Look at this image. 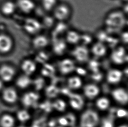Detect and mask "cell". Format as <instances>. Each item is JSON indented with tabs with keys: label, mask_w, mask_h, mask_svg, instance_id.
<instances>
[{
	"label": "cell",
	"mask_w": 128,
	"mask_h": 127,
	"mask_svg": "<svg viewBox=\"0 0 128 127\" xmlns=\"http://www.w3.org/2000/svg\"><path fill=\"white\" fill-rule=\"evenodd\" d=\"M15 75L14 69L9 65H3L0 67V77L2 81H10Z\"/></svg>",
	"instance_id": "cell-13"
},
{
	"label": "cell",
	"mask_w": 128,
	"mask_h": 127,
	"mask_svg": "<svg viewBox=\"0 0 128 127\" xmlns=\"http://www.w3.org/2000/svg\"><path fill=\"white\" fill-rule=\"evenodd\" d=\"M127 115V112L124 109H119L117 112V115L119 118L126 117Z\"/></svg>",
	"instance_id": "cell-42"
},
{
	"label": "cell",
	"mask_w": 128,
	"mask_h": 127,
	"mask_svg": "<svg viewBox=\"0 0 128 127\" xmlns=\"http://www.w3.org/2000/svg\"><path fill=\"white\" fill-rule=\"evenodd\" d=\"M112 95L116 101L121 104H124L128 102V94L123 89L117 88L113 90Z\"/></svg>",
	"instance_id": "cell-20"
},
{
	"label": "cell",
	"mask_w": 128,
	"mask_h": 127,
	"mask_svg": "<svg viewBox=\"0 0 128 127\" xmlns=\"http://www.w3.org/2000/svg\"><path fill=\"white\" fill-rule=\"evenodd\" d=\"M71 57L75 62L84 63L88 62L90 59V53L88 47L82 44L74 46L71 52Z\"/></svg>",
	"instance_id": "cell-3"
},
{
	"label": "cell",
	"mask_w": 128,
	"mask_h": 127,
	"mask_svg": "<svg viewBox=\"0 0 128 127\" xmlns=\"http://www.w3.org/2000/svg\"><path fill=\"white\" fill-rule=\"evenodd\" d=\"M98 122V115L97 113L89 110L82 115L80 124L81 127H95Z\"/></svg>",
	"instance_id": "cell-5"
},
{
	"label": "cell",
	"mask_w": 128,
	"mask_h": 127,
	"mask_svg": "<svg viewBox=\"0 0 128 127\" xmlns=\"http://www.w3.org/2000/svg\"><path fill=\"white\" fill-rule=\"evenodd\" d=\"M89 49L90 55H93L94 58L99 59L107 55L108 48L105 43L96 41L90 45Z\"/></svg>",
	"instance_id": "cell-7"
},
{
	"label": "cell",
	"mask_w": 128,
	"mask_h": 127,
	"mask_svg": "<svg viewBox=\"0 0 128 127\" xmlns=\"http://www.w3.org/2000/svg\"><path fill=\"white\" fill-rule=\"evenodd\" d=\"M42 68L41 70L42 74L44 76H51L55 72V68L54 65L46 62L42 64Z\"/></svg>",
	"instance_id": "cell-29"
},
{
	"label": "cell",
	"mask_w": 128,
	"mask_h": 127,
	"mask_svg": "<svg viewBox=\"0 0 128 127\" xmlns=\"http://www.w3.org/2000/svg\"><path fill=\"white\" fill-rule=\"evenodd\" d=\"M39 98V95L36 93L31 92L25 94L22 98V103L26 107L33 106Z\"/></svg>",
	"instance_id": "cell-17"
},
{
	"label": "cell",
	"mask_w": 128,
	"mask_h": 127,
	"mask_svg": "<svg viewBox=\"0 0 128 127\" xmlns=\"http://www.w3.org/2000/svg\"><path fill=\"white\" fill-rule=\"evenodd\" d=\"M68 85L70 88L72 89H77L82 86V81L80 77L74 76L68 79Z\"/></svg>",
	"instance_id": "cell-31"
},
{
	"label": "cell",
	"mask_w": 128,
	"mask_h": 127,
	"mask_svg": "<svg viewBox=\"0 0 128 127\" xmlns=\"http://www.w3.org/2000/svg\"><path fill=\"white\" fill-rule=\"evenodd\" d=\"M94 74L92 75V78L94 80L96 81H100V80L102 78V74L99 73V71L95 73H93Z\"/></svg>",
	"instance_id": "cell-43"
},
{
	"label": "cell",
	"mask_w": 128,
	"mask_h": 127,
	"mask_svg": "<svg viewBox=\"0 0 128 127\" xmlns=\"http://www.w3.org/2000/svg\"><path fill=\"white\" fill-rule=\"evenodd\" d=\"M54 108L60 112H63L66 108V103L62 100H58L52 104Z\"/></svg>",
	"instance_id": "cell-37"
},
{
	"label": "cell",
	"mask_w": 128,
	"mask_h": 127,
	"mask_svg": "<svg viewBox=\"0 0 128 127\" xmlns=\"http://www.w3.org/2000/svg\"><path fill=\"white\" fill-rule=\"evenodd\" d=\"M124 3H128V0H121Z\"/></svg>",
	"instance_id": "cell-50"
},
{
	"label": "cell",
	"mask_w": 128,
	"mask_h": 127,
	"mask_svg": "<svg viewBox=\"0 0 128 127\" xmlns=\"http://www.w3.org/2000/svg\"><path fill=\"white\" fill-rule=\"evenodd\" d=\"M87 62H88L89 68L93 73L99 71V67L100 66V63L98 62L97 59L94 58L93 60H90V59Z\"/></svg>",
	"instance_id": "cell-36"
},
{
	"label": "cell",
	"mask_w": 128,
	"mask_h": 127,
	"mask_svg": "<svg viewBox=\"0 0 128 127\" xmlns=\"http://www.w3.org/2000/svg\"><path fill=\"white\" fill-rule=\"evenodd\" d=\"M14 123V118L10 115H4L0 119V124L2 127H13Z\"/></svg>",
	"instance_id": "cell-25"
},
{
	"label": "cell",
	"mask_w": 128,
	"mask_h": 127,
	"mask_svg": "<svg viewBox=\"0 0 128 127\" xmlns=\"http://www.w3.org/2000/svg\"><path fill=\"white\" fill-rule=\"evenodd\" d=\"M31 83V80L29 76L24 74L20 76L16 81V84L19 88L24 89L27 88Z\"/></svg>",
	"instance_id": "cell-28"
},
{
	"label": "cell",
	"mask_w": 128,
	"mask_h": 127,
	"mask_svg": "<svg viewBox=\"0 0 128 127\" xmlns=\"http://www.w3.org/2000/svg\"><path fill=\"white\" fill-rule=\"evenodd\" d=\"M119 127H128L127 126H125V125H124V126H120Z\"/></svg>",
	"instance_id": "cell-51"
},
{
	"label": "cell",
	"mask_w": 128,
	"mask_h": 127,
	"mask_svg": "<svg viewBox=\"0 0 128 127\" xmlns=\"http://www.w3.org/2000/svg\"><path fill=\"white\" fill-rule=\"evenodd\" d=\"M127 16L120 10H114L110 11L104 19V29L109 34H119L127 26Z\"/></svg>",
	"instance_id": "cell-1"
},
{
	"label": "cell",
	"mask_w": 128,
	"mask_h": 127,
	"mask_svg": "<svg viewBox=\"0 0 128 127\" xmlns=\"http://www.w3.org/2000/svg\"><path fill=\"white\" fill-rule=\"evenodd\" d=\"M68 44L64 38H60L52 39V51L56 56H62L68 50Z\"/></svg>",
	"instance_id": "cell-9"
},
{
	"label": "cell",
	"mask_w": 128,
	"mask_h": 127,
	"mask_svg": "<svg viewBox=\"0 0 128 127\" xmlns=\"http://www.w3.org/2000/svg\"><path fill=\"white\" fill-rule=\"evenodd\" d=\"M110 34L105 29L99 30L96 32L95 38H97V41L105 43Z\"/></svg>",
	"instance_id": "cell-32"
},
{
	"label": "cell",
	"mask_w": 128,
	"mask_h": 127,
	"mask_svg": "<svg viewBox=\"0 0 128 127\" xmlns=\"http://www.w3.org/2000/svg\"><path fill=\"white\" fill-rule=\"evenodd\" d=\"M84 93L85 96L90 99H93L98 95V88L94 84H88L84 88Z\"/></svg>",
	"instance_id": "cell-23"
},
{
	"label": "cell",
	"mask_w": 128,
	"mask_h": 127,
	"mask_svg": "<svg viewBox=\"0 0 128 127\" xmlns=\"http://www.w3.org/2000/svg\"><path fill=\"white\" fill-rule=\"evenodd\" d=\"M66 23L56 21L55 25L52 28V39L57 38H64L66 32L69 29Z\"/></svg>",
	"instance_id": "cell-11"
},
{
	"label": "cell",
	"mask_w": 128,
	"mask_h": 127,
	"mask_svg": "<svg viewBox=\"0 0 128 127\" xmlns=\"http://www.w3.org/2000/svg\"><path fill=\"white\" fill-rule=\"evenodd\" d=\"M70 105L74 109L80 110L84 105V100L80 95L76 94H70Z\"/></svg>",
	"instance_id": "cell-21"
},
{
	"label": "cell",
	"mask_w": 128,
	"mask_h": 127,
	"mask_svg": "<svg viewBox=\"0 0 128 127\" xmlns=\"http://www.w3.org/2000/svg\"><path fill=\"white\" fill-rule=\"evenodd\" d=\"M51 13L56 21L67 22L71 18L73 10L68 3L58 2Z\"/></svg>",
	"instance_id": "cell-2"
},
{
	"label": "cell",
	"mask_w": 128,
	"mask_h": 127,
	"mask_svg": "<svg viewBox=\"0 0 128 127\" xmlns=\"http://www.w3.org/2000/svg\"><path fill=\"white\" fill-rule=\"evenodd\" d=\"M102 127H113V125L111 121L106 120L103 122Z\"/></svg>",
	"instance_id": "cell-46"
},
{
	"label": "cell",
	"mask_w": 128,
	"mask_h": 127,
	"mask_svg": "<svg viewBox=\"0 0 128 127\" xmlns=\"http://www.w3.org/2000/svg\"><path fill=\"white\" fill-rule=\"evenodd\" d=\"M17 117L19 121L24 122L28 121L30 119V114L26 110H22L18 112Z\"/></svg>",
	"instance_id": "cell-34"
},
{
	"label": "cell",
	"mask_w": 128,
	"mask_h": 127,
	"mask_svg": "<svg viewBox=\"0 0 128 127\" xmlns=\"http://www.w3.org/2000/svg\"><path fill=\"white\" fill-rule=\"evenodd\" d=\"M36 88L37 90L41 89L44 85V81L42 78H38L34 81Z\"/></svg>",
	"instance_id": "cell-41"
},
{
	"label": "cell",
	"mask_w": 128,
	"mask_h": 127,
	"mask_svg": "<svg viewBox=\"0 0 128 127\" xmlns=\"http://www.w3.org/2000/svg\"><path fill=\"white\" fill-rule=\"evenodd\" d=\"M80 35L81 33L78 31L68 29L64 35V38L68 45L74 46L80 44Z\"/></svg>",
	"instance_id": "cell-12"
},
{
	"label": "cell",
	"mask_w": 128,
	"mask_h": 127,
	"mask_svg": "<svg viewBox=\"0 0 128 127\" xmlns=\"http://www.w3.org/2000/svg\"><path fill=\"white\" fill-rule=\"evenodd\" d=\"M35 56V61L38 63L44 64L48 62L50 59V55L46 49L39 50Z\"/></svg>",
	"instance_id": "cell-22"
},
{
	"label": "cell",
	"mask_w": 128,
	"mask_h": 127,
	"mask_svg": "<svg viewBox=\"0 0 128 127\" xmlns=\"http://www.w3.org/2000/svg\"><path fill=\"white\" fill-rule=\"evenodd\" d=\"M18 127H25V126H18Z\"/></svg>",
	"instance_id": "cell-52"
},
{
	"label": "cell",
	"mask_w": 128,
	"mask_h": 127,
	"mask_svg": "<svg viewBox=\"0 0 128 127\" xmlns=\"http://www.w3.org/2000/svg\"><path fill=\"white\" fill-rule=\"evenodd\" d=\"M41 108L46 111H50L51 110V105L48 102L42 104L41 106Z\"/></svg>",
	"instance_id": "cell-44"
},
{
	"label": "cell",
	"mask_w": 128,
	"mask_h": 127,
	"mask_svg": "<svg viewBox=\"0 0 128 127\" xmlns=\"http://www.w3.org/2000/svg\"><path fill=\"white\" fill-rule=\"evenodd\" d=\"M122 76V72L119 69H111L108 72L107 79L110 84H116L121 81Z\"/></svg>",
	"instance_id": "cell-16"
},
{
	"label": "cell",
	"mask_w": 128,
	"mask_h": 127,
	"mask_svg": "<svg viewBox=\"0 0 128 127\" xmlns=\"http://www.w3.org/2000/svg\"><path fill=\"white\" fill-rule=\"evenodd\" d=\"M93 36L91 34L87 33L81 34L80 44L88 47L89 45H90L92 43H93Z\"/></svg>",
	"instance_id": "cell-30"
},
{
	"label": "cell",
	"mask_w": 128,
	"mask_h": 127,
	"mask_svg": "<svg viewBox=\"0 0 128 127\" xmlns=\"http://www.w3.org/2000/svg\"><path fill=\"white\" fill-rule=\"evenodd\" d=\"M18 6L23 12L30 14L33 12L36 8V3L33 0H19Z\"/></svg>",
	"instance_id": "cell-14"
},
{
	"label": "cell",
	"mask_w": 128,
	"mask_h": 127,
	"mask_svg": "<svg viewBox=\"0 0 128 127\" xmlns=\"http://www.w3.org/2000/svg\"><path fill=\"white\" fill-rule=\"evenodd\" d=\"M50 43V39L46 35L40 33L36 35L32 41L33 47L38 51L46 49Z\"/></svg>",
	"instance_id": "cell-10"
},
{
	"label": "cell",
	"mask_w": 128,
	"mask_h": 127,
	"mask_svg": "<svg viewBox=\"0 0 128 127\" xmlns=\"http://www.w3.org/2000/svg\"><path fill=\"white\" fill-rule=\"evenodd\" d=\"M58 88L54 85L48 86L46 90V93L48 98H53L57 96L59 93Z\"/></svg>",
	"instance_id": "cell-33"
},
{
	"label": "cell",
	"mask_w": 128,
	"mask_h": 127,
	"mask_svg": "<svg viewBox=\"0 0 128 127\" xmlns=\"http://www.w3.org/2000/svg\"><path fill=\"white\" fill-rule=\"evenodd\" d=\"M97 107L101 110H106L109 105V101L106 98H100L97 101Z\"/></svg>",
	"instance_id": "cell-35"
},
{
	"label": "cell",
	"mask_w": 128,
	"mask_h": 127,
	"mask_svg": "<svg viewBox=\"0 0 128 127\" xmlns=\"http://www.w3.org/2000/svg\"><path fill=\"white\" fill-rule=\"evenodd\" d=\"M43 28L45 29H52L55 25L56 21L52 15H46L43 17L42 21H41Z\"/></svg>",
	"instance_id": "cell-26"
},
{
	"label": "cell",
	"mask_w": 128,
	"mask_h": 127,
	"mask_svg": "<svg viewBox=\"0 0 128 127\" xmlns=\"http://www.w3.org/2000/svg\"><path fill=\"white\" fill-rule=\"evenodd\" d=\"M128 52L124 45H118L112 49L110 59L113 63L116 65H122L128 62Z\"/></svg>",
	"instance_id": "cell-4"
},
{
	"label": "cell",
	"mask_w": 128,
	"mask_h": 127,
	"mask_svg": "<svg viewBox=\"0 0 128 127\" xmlns=\"http://www.w3.org/2000/svg\"><path fill=\"white\" fill-rule=\"evenodd\" d=\"M58 121H59V123L61 126H66L68 125V121L66 120L65 117V118H64V117L60 118V119H59Z\"/></svg>",
	"instance_id": "cell-45"
},
{
	"label": "cell",
	"mask_w": 128,
	"mask_h": 127,
	"mask_svg": "<svg viewBox=\"0 0 128 127\" xmlns=\"http://www.w3.org/2000/svg\"><path fill=\"white\" fill-rule=\"evenodd\" d=\"M75 70H76V72L78 73V74H79L80 75H84L85 74H86V71L83 69L82 68H77L75 69Z\"/></svg>",
	"instance_id": "cell-48"
},
{
	"label": "cell",
	"mask_w": 128,
	"mask_h": 127,
	"mask_svg": "<svg viewBox=\"0 0 128 127\" xmlns=\"http://www.w3.org/2000/svg\"><path fill=\"white\" fill-rule=\"evenodd\" d=\"M13 41L11 38L6 34H0V52L7 53L12 50Z\"/></svg>",
	"instance_id": "cell-15"
},
{
	"label": "cell",
	"mask_w": 128,
	"mask_h": 127,
	"mask_svg": "<svg viewBox=\"0 0 128 127\" xmlns=\"http://www.w3.org/2000/svg\"><path fill=\"white\" fill-rule=\"evenodd\" d=\"M24 28L27 32L35 35L40 34L43 29L41 21L32 17L28 18L26 20L24 24Z\"/></svg>",
	"instance_id": "cell-6"
},
{
	"label": "cell",
	"mask_w": 128,
	"mask_h": 127,
	"mask_svg": "<svg viewBox=\"0 0 128 127\" xmlns=\"http://www.w3.org/2000/svg\"><path fill=\"white\" fill-rule=\"evenodd\" d=\"M66 120L68 121V125L70 126H74L75 122V118L73 114H69L66 115L65 117Z\"/></svg>",
	"instance_id": "cell-40"
},
{
	"label": "cell",
	"mask_w": 128,
	"mask_h": 127,
	"mask_svg": "<svg viewBox=\"0 0 128 127\" xmlns=\"http://www.w3.org/2000/svg\"><path fill=\"white\" fill-rule=\"evenodd\" d=\"M41 4L44 10L47 12H51L57 3L58 0H41Z\"/></svg>",
	"instance_id": "cell-27"
},
{
	"label": "cell",
	"mask_w": 128,
	"mask_h": 127,
	"mask_svg": "<svg viewBox=\"0 0 128 127\" xmlns=\"http://www.w3.org/2000/svg\"><path fill=\"white\" fill-rule=\"evenodd\" d=\"M2 96L4 100L8 103H14L17 100V92L12 88H7L4 90Z\"/></svg>",
	"instance_id": "cell-19"
},
{
	"label": "cell",
	"mask_w": 128,
	"mask_h": 127,
	"mask_svg": "<svg viewBox=\"0 0 128 127\" xmlns=\"http://www.w3.org/2000/svg\"><path fill=\"white\" fill-rule=\"evenodd\" d=\"M58 69L62 74H70L76 69L75 62L72 58L65 57L61 59L58 63Z\"/></svg>",
	"instance_id": "cell-8"
},
{
	"label": "cell",
	"mask_w": 128,
	"mask_h": 127,
	"mask_svg": "<svg viewBox=\"0 0 128 127\" xmlns=\"http://www.w3.org/2000/svg\"><path fill=\"white\" fill-rule=\"evenodd\" d=\"M121 10L127 16L128 12V3H124V5H123Z\"/></svg>",
	"instance_id": "cell-47"
},
{
	"label": "cell",
	"mask_w": 128,
	"mask_h": 127,
	"mask_svg": "<svg viewBox=\"0 0 128 127\" xmlns=\"http://www.w3.org/2000/svg\"><path fill=\"white\" fill-rule=\"evenodd\" d=\"M21 67L24 74L29 76L34 73L36 70V62L35 60L26 59L22 62Z\"/></svg>",
	"instance_id": "cell-18"
},
{
	"label": "cell",
	"mask_w": 128,
	"mask_h": 127,
	"mask_svg": "<svg viewBox=\"0 0 128 127\" xmlns=\"http://www.w3.org/2000/svg\"><path fill=\"white\" fill-rule=\"evenodd\" d=\"M3 87V84L2 82V80H0V91L2 90Z\"/></svg>",
	"instance_id": "cell-49"
},
{
	"label": "cell",
	"mask_w": 128,
	"mask_h": 127,
	"mask_svg": "<svg viewBox=\"0 0 128 127\" xmlns=\"http://www.w3.org/2000/svg\"><path fill=\"white\" fill-rule=\"evenodd\" d=\"M16 5L12 1L6 2L2 6V12L6 15H10L16 11Z\"/></svg>",
	"instance_id": "cell-24"
},
{
	"label": "cell",
	"mask_w": 128,
	"mask_h": 127,
	"mask_svg": "<svg viewBox=\"0 0 128 127\" xmlns=\"http://www.w3.org/2000/svg\"><path fill=\"white\" fill-rule=\"evenodd\" d=\"M32 127H46V123L44 119H36L33 122Z\"/></svg>",
	"instance_id": "cell-39"
},
{
	"label": "cell",
	"mask_w": 128,
	"mask_h": 127,
	"mask_svg": "<svg viewBox=\"0 0 128 127\" xmlns=\"http://www.w3.org/2000/svg\"><path fill=\"white\" fill-rule=\"evenodd\" d=\"M120 36L118 39L120 40V42H121L123 45H127L128 42V31L127 30H124L120 33Z\"/></svg>",
	"instance_id": "cell-38"
}]
</instances>
